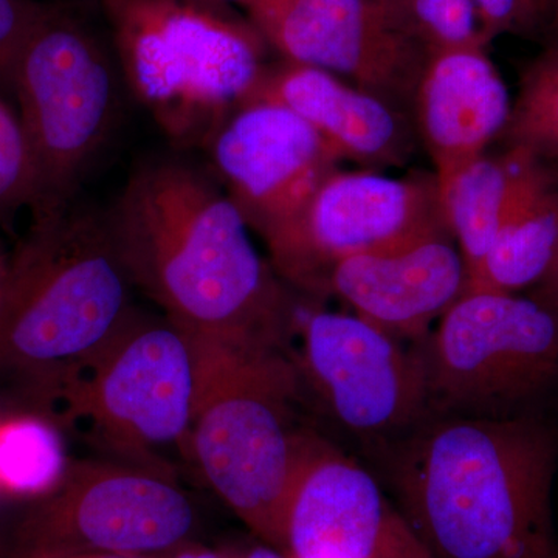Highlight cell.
<instances>
[{
	"instance_id": "20",
	"label": "cell",
	"mask_w": 558,
	"mask_h": 558,
	"mask_svg": "<svg viewBox=\"0 0 558 558\" xmlns=\"http://www.w3.org/2000/svg\"><path fill=\"white\" fill-rule=\"evenodd\" d=\"M68 468L60 432L47 418L21 414L0 421V494L44 497Z\"/></svg>"
},
{
	"instance_id": "2",
	"label": "cell",
	"mask_w": 558,
	"mask_h": 558,
	"mask_svg": "<svg viewBox=\"0 0 558 558\" xmlns=\"http://www.w3.org/2000/svg\"><path fill=\"white\" fill-rule=\"evenodd\" d=\"M398 509L433 558H558V422L429 414L377 449Z\"/></svg>"
},
{
	"instance_id": "15",
	"label": "cell",
	"mask_w": 558,
	"mask_h": 558,
	"mask_svg": "<svg viewBox=\"0 0 558 558\" xmlns=\"http://www.w3.org/2000/svg\"><path fill=\"white\" fill-rule=\"evenodd\" d=\"M465 264L450 231L341 260L328 295L398 339L418 343L464 293Z\"/></svg>"
},
{
	"instance_id": "17",
	"label": "cell",
	"mask_w": 558,
	"mask_h": 558,
	"mask_svg": "<svg viewBox=\"0 0 558 558\" xmlns=\"http://www.w3.org/2000/svg\"><path fill=\"white\" fill-rule=\"evenodd\" d=\"M508 87L484 49L433 54L418 81L414 124L439 183L486 154L508 126Z\"/></svg>"
},
{
	"instance_id": "30",
	"label": "cell",
	"mask_w": 558,
	"mask_h": 558,
	"mask_svg": "<svg viewBox=\"0 0 558 558\" xmlns=\"http://www.w3.org/2000/svg\"><path fill=\"white\" fill-rule=\"evenodd\" d=\"M9 260L0 250V296H2L3 288H5L7 275H9Z\"/></svg>"
},
{
	"instance_id": "7",
	"label": "cell",
	"mask_w": 558,
	"mask_h": 558,
	"mask_svg": "<svg viewBox=\"0 0 558 558\" xmlns=\"http://www.w3.org/2000/svg\"><path fill=\"white\" fill-rule=\"evenodd\" d=\"M9 80L35 168L31 211L78 199L87 172L116 126L120 65L83 22L47 5Z\"/></svg>"
},
{
	"instance_id": "18",
	"label": "cell",
	"mask_w": 558,
	"mask_h": 558,
	"mask_svg": "<svg viewBox=\"0 0 558 558\" xmlns=\"http://www.w3.org/2000/svg\"><path fill=\"white\" fill-rule=\"evenodd\" d=\"M538 161L527 175L486 258L469 275L464 293H517L535 288L558 252V183Z\"/></svg>"
},
{
	"instance_id": "23",
	"label": "cell",
	"mask_w": 558,
	"mask_h": 558,
	"mask_svg": "<svg viewBox=\"0 0 558 558\" xmlns=\"http://www.w3.org/2000/svg\"><path fill=\"white\" fill-rule=\"evenodd\" d=\"M35 199V168L20 113L0 97V222Z\"/></svg>"
},
{
	"instance_id": "25",
	"label": "cell",
	"mask_w": 558,
	"mask_h": 558,
	"mask_svg": "<svg viewBox=\"0 0 558 558\" xmlns=\"http://www.w3.org/2000/svg\"><path fill=\"white\" fill-rule=\"evenodd\" d=\"M488 43L505 33H532L521 0H470Z\"/></svg>"
},
{
	"instance_id": "1",
	"label": "cell",
	"mask_w": 558,
	"mask_h": 558,
	"mask_svg": "<svg viewBox=\"0 0 558 558\" xmlns=\"http://www.w3.org/2000/svg\"><path fill=\"white\" fill-rule=\"evenodd\" d=\"M106 216L135 289L165 317L213 343L290 349L296 295L211 171L182 156L143 161Z\"/></svg>"
},
{
	"instance_id": "4",
	"label": "cell",
	"mask_w": 558,
	"mask_h": 558,
	"mask_svg": "<svg viewBox=\"0 0 558 558\" xmlns=\"http://www.w3.org/2000/svg\"><path fill=\"white\" fill-rule=\"evenodd\" d=\"M197 341L190 459L241 521L282 553L290 494L315 433L300 424L307 389L295 351Z\"/></svg>"
},
{
	"instance_id": "10",
	"label": "cell",
	"mask_w": 558,
	"mask_h": 558,
	"mask_svg": "<svg viewBox=\"0 0 558 558\" xmlns=\"http://www.w3.org/2000/svg\"><path fill=\"white\" fill-rule=\"evenodd\" d=\"M442 231L451 233L435 172L395 179L373 170L336 171L267 248L286 284L326 296L330 271L341 260Z\"/></svg>"
},
{
	"instance_id": "21",
	"label": "cell",
	"mask_w": 558,
	"mask_h": 558,
	"mask_svg": "<svg viewBox=\"0 0 558 558\" xmlns=\"http://www.w3.org/2000/svg\"><path fill=\"white\" fill-rule=\"evenodd\" d=\"M508 149L558 163V44L529 64L501 134Z\"/></svg>"
},
{
	"instance_id": "24",
	"label": "cell",
	"mask_w": 558,
	"mask_h": 558,
	"mask_svg": "<svg viewBox=\"0 0 558 558\" xmlns=\"http://www.w3.org/2000/svg\"><path fill=\"white\" fill-rule=\"evenodd\" d=\"M46 9L33 0H0V78L9 80L22 46Z\"/></svg>"
},
{
	"instance_id": "8",
	"label": "cell",
	"mask_w": 558,
	"mask_h": 558,
	"mask_svg": "<svg viewBox=\"0 0 558 558\" xmlns=\"http://www.w3.org/2000/svg\"><path fill=\"white\" fill-rule=\"evenodd\" d=\"M199 377L196 337L134 307L58 400L123 461L170 472L161 451L190 459Z\"/></svg>"
},
{
	"instance_id": "3",
	"label": "cell",
	"mask_w": 558,
	"mask_h": 558,
	"mask_svg": "<svg viewBox=\"0 0 558 558\" xmlns=\"http://www.w3.org/2000/svg\"><path fill=\"white\" fill-rule=\"evenodd\" d=\"M134 289L106 211H33L0 296V380L60 399L130 317Z\"/></svg>"
},
{
	"instance_id": "13",
	"label": "cell",
	"mask_w": 558,
	"mask_h": 558,
	"mask_svg": "<svg viewBox=\"0 0 558 558\" xmlns=\"http://www.w3.org/2000/svg\"><path fill=\"white\" fill-rule=\"evenodd\" d=\"M205 150L209 171L266 245L300 218L341 160L307 121L266 100L238 109Z\"/></svg>"
},
{
	"instance_id": "9",
	"label": "cell",
	"mask_w": 558,
	"mask_h": 558,
	"mask_svg": "<svg viewBox=\"0 0 558 558\" xmlns=\"http://www.w3.org/2000/svg\"><path fill=\"white\" fill-rule=\"evenodd\" d=\"M196 508L170 472L134 462H69L22 521L13 558L163 557L189 545Z\"/></svg>"
},
{
	"instance_id": "22",
	"label": "cell",
	"mask_w": 558,
	"mask_h": 558,
	"mask_svg": "<svg viewBox=\"0 0 558 558\" xmlns=\"http://www.w3.org/2000/svg\"><path fill=\"white\" fill-rule=\"evenodd\" d=\"M381 3L396 31L428 57L454 50H486L488 46L470 0H381Z\"/></svg>"
},
{
	"instance_id": "11",
	"label": "cell",
	"mask_w": 558,
	"mask_h": 558,
	"mask_svg": "<svg viewBox=\"0 0 558 558\" xmlns=\"http://www.w3.org/2000/svg\"><path fill=\"white\" fill-rule=\"evenodd\" d=\"M296 332L304 387L349 435L377 450L429 416L416 344L341 312H303Z\"/></svg>"
},
{
	"instance_id": "33",
	"label": "cell",
	"mask_w": 558,
	"mask_h": 558,
	"mask_svg": "<svg viewBox=\"0 0 558 558\" xmlns=\"http://www.w3.org/2000/svg\"><path fill=\"white\" fill-rule=\"evenodd\" d=\"M227 3H238V5L242 7V9L247 10L250 7L255 5V3L260 2V0H223Z\"/></svg>"
},
{
	"instance_id": "34",
	"label": "cell",
	"mask_w": 558,
	"mask_h": 558,
	"mask_svg": "<svg viewBox=\"0 0 558 558\" xmlns=\"http://www.w3.org/2000/svg\"><path fill=\"white\" fill-rule=\"evenodd\" d=\"M120 2V0H101L102 7L110 5V3Z\"/></svg>"
},
{
	"instance_id": "31",
	"label": "cell",
	"mask_w": 558,
	"mask_h": 558,
	"mask_svg": "<svg viewBox=\"0 0 558 558\" xmlns=\"http://www.w3.org/2000/svg\"><path fill=\"white\" fill-rule=\"evenodd\" d=\"M549 27L550 31H553L554 36H556L558 40V0H554L553 13H550Z\"/></svg>"
},
{
	"instance_id": "29",
	"label": "cell",
	"mask_w": 558,
	"mask_h": 558,
	"mask_svg": "<svg viewBox=\"0 0 558 558\" xmlns=\"http://www.w3.org/2000/svg\"><path fill=\"white\" fill-rule=\"evenodd\" d=\"M241 558H289L277 549H255L252 553L244 554Z\"/></svg>"
},
{
	"instance_id": "27",
	"label": "cell",
	"mask_w": 558,
	"mask_h": 558,
	"mask_svg": "<svg viewBox=\"0 0 558 558\" xmlns=\"http://www.w3.org/2000/svg\"><path fill=\"white\" fill-rule=\"evenodd\" d=\"M532 32L538 31L543 25H549L554 0H521Z\"/></svg>"
},
{
	"instance_id": "6",
	"label": "cell",
	"mask_w": 558,
	"mask_h": 558,
	"mask_svg": "<svg viewBox=\"0 0 558 558\" xmlns=\"http://www.w3.org/2000/svg\"><path fill=\"white\" fill-rule=\"evenodd\" d=\"M414 344L429 414L513 417L558 402V312L534 296L462 293Z\"/></svg>"
},
{
	"instance_id": "16",
	"label": "cell",
	"mask_w": 558,
	"mask_h": 558,
	"mask_svg": "<svg viewBox=\"0 0 558 558\" xmlns=\"http://www.w3.org/2000/svg\"><path fill=\"white\" fill-rule=\"evenodd\" d=\"M256 100L286 106L307 121L341 160L369 170L405 167L418 145L411 117L311 65L284 60L270 64L250 101Z\"/></svg>"
},
{
	"instance_id": "32",
	"label": "cell",
	"mask_w": 558,
	"mask_h": 558,
	"mask_svg": "<svg viewBox=\"0 0 558 558\" xmlns=\"http://www.w3.org/2000/svg\"><path fill=\"white\" fill-rule=\"evenodd\" d=\"M70 558H137L126 556H116V554H84V556H76Z\"/></svg>"
},
{
	"instance_id": "5",
	"label": "cell",
	"mask_w": 558,
	"mask_h": 558,
	"mask_svg": "<svg viewBox=\"0 0 558 558\" xmlns=\"http://www.w3.org/2000/svg\"><path fill=\"white\" fill-rule=\"evenodd\" d=\"M105 10L123 80L178 149L207 148L269 69V44L223 0H120Z\"/></svg>"
},
{
	"instance_id": "26",
	"label": "cell",
	"mask_w": 558,
	"mask_h": 558,
	"mask_svg": "<svg viewBox=\"0 0 558 558\" xmlns=\"http://www.w3.org/2000/svg\"><path fill=\"white\" fill-rule=\"evenodd\" d=\"M531 296L543 301L558 312V252L548 274L532 289Z\"/></svg>"
},
{
	"instance_id": "12",
	"label": "cell",
	"mask_w": 558,
	"mask_h": 558,
	"mask_svg": "<svg viewBox=\"0 0 558 558\" xmlns=\"http://www.w3.org/2000/svg\"><path fill=\"white\" fill-rule=\"evenodd\" d=\"M245 11L282 60L326 70L414 120L429 57L396 31L381 0H260Z\"/></svg>"
},
{
	"instance_id": "19",
	"label": "cell",
	"mask_w": 558,
	"mask_h": 558,
	"mask_svg": "<svg viewBox=\"0 0 558 558\" xmlns=\"http://www.w3.org/2000/svg\"><path fill=\"white\" fill-rule=\"evenodd\" d=\"M538 159L520 149L478 157L439 183L440 199L468 277L497 240L517 194Z\"/></svg>"
},
{
	"instance_id": "14",
	"label": "cell",
	"mask_w": 558,
	"mask_h": 558,
	"mask_svg": "<svg viewBox=\"0 0 558 558\" xmlns=\"http://www.w3.org/2000/svg\"><path fill=\"white\" fill-rule=\"evenodd\" d=\"M289 558H433L373 473L317 432L301 461L284 521Z\"/></svg>"
},
{
	"instance_id": "28",
	"label": "cell",
	"mask_w": 558,
	"mask_h": 558,
	"mask_svg": "<svg viewBox=\"0 0 558 558\" xmlns=\"http://www.w3.org/2000/svg\"><path fill=\"white\" fill-rule=\"evenodd\" d=\"M161 558H223L218 556V554L211 553V550L202 549V548H193V546H182V548L172 550V553L167 554Z\"/></svg>"
}]
</instances>
